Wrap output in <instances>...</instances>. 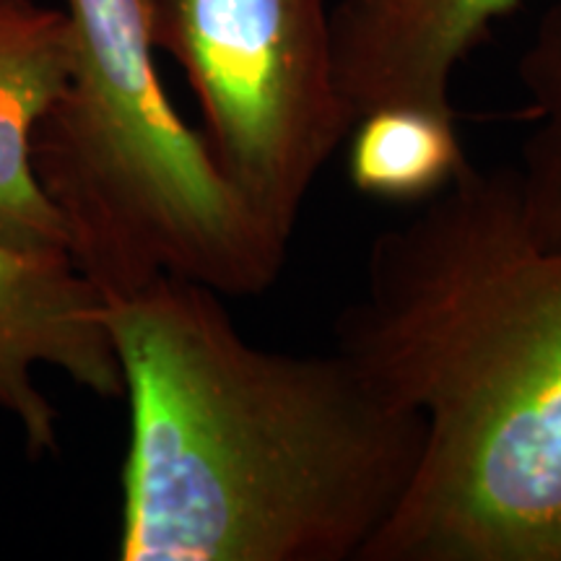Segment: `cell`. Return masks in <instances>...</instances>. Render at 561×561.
Here are the masks:
<instances>
[{
    "label": "cell",
    "instance_id": "cell-1",
    "mask_svg": "<svg viewBox=\"0 0 561 561\" xmlns=\"http://www.w3.org/2000/svg\"><path fill=\"white\" fill-rule=\"evenodd\" d=\"M130 405L123 561H362L424 424L359 362L250 343L195 280L107 301Z\"/></svg>",
    "mask_w": 561,
    "mask_h": 561
},
{
    "label": "cell",
    "instance_id": "cell-2",
    "mask_svg": "<svg viewBox=\"0 0 561 561\" xmlns=\"http://www.w3.org/2000/svg\"><path fill=\"white\" fill-rule=\"evenodd\" d=\"M335 341L424 424L362 561H561V244L533 240L512 167L466 161L382 229Z\"/></svg>",
    "mask_w": 561,
    "mask_h": 561
},
{
    "label": "cell",
    "instance_id": "cell-3",
    "mask_svg": "<svg viewBox=\"0 0 561 561\" xmlns=\"http://www.w3.org/2000/svg\"><path fill=\"white\" fill-rule=\"evenodd\" d=\"M62 11L73 60L32 161L73 263L104 301L161 276L221 297L271 289L289 244L255 219L172 107L144 0H62Z\"/></svg>",
    "mask_w": 561,
    "mask_h": 561
},
{
    "label": "cell",
    "instance_id": "cell-4",
    "mask_svg": "<svg viewBox=\"0 0 561 561\" xmlns=\"http://www.w3.org/2000/svg\"><path fill=\"white\" fill-rule=\"evenodd\" d=\"M149 34L191 83L210 157L255 219L289 244L351 121L331 0H144Z\"/></svg>",
    "mask_w": 561,
    "mask_h": 561
},
{
    "label": "cell",
    "instance_id": "cell-5",
    "mask_svg": "<svg viewBox=\"0 0 561 561\" xmlns=\"http://www.w3.org/2000/svg\"><path fill=\"white\" fill-rule=\"evenodd\" d=\"M37 367L58 369L100 398H123L102 291L68 252L0 244V416L42 455L58 447V421Z\"/></svg>",
    "mask_w": 561,
    "mask_h": 561
},
{
    "label": "cell",
    "instance_id": "cell-6",
    "mask_svg": "<svg viewBox=\"0 0 561 561\" xmlns=\"http://www.w3.org/2000/svg\"><path fill=\"white\" fill-rule=\"evenodd\" d=\"M520 0H331L335 79L351 121L388 107L455 115L453 76Z\"/></svg>",
    "mask_w": 561,
    "mask_h": 561
},
{
    "label": "cell",
    "instance_id": "cell-7",
    "mask_svg": "<svg viewBox=\"0 0 561 561\" xmlns=\"http://www.w3.org/2000/svg\"><path fill=\"white\" fill-rule=\"evenodd\" d=\"M70 60L66 11L37 0H0V244L68 252L66 227L34 172L32 146L66 89Z\"/></svg>",
    "mask_w": 561,
    "mask_h": 561
},
{
    "label": "cell",
    "instance_id": "cell-8",
    "mask_svg": "<svg viewBox=\"0 0 561 561\" xmlns=\"http://www.w3.org/2000/svg\"><path fill=\"white\" fill-rule=\"evenodd\" d=\"M348 180L377 201L424 203L453 182L466 164L455 115L388 107L359 117L351 128Z\"/></svg>",
    "mask_w": 561,
    "mask_h": 561
},
{
    "label": "cell",
    "instance_id": "cell-9",
    "mask_svg": "<svg viewBox=\"0 0 561 561\" xmlns=\"http://www.w3.org/2000/svg\"><path fill=\"white\" fill-rule=\"evenodd\" d=\"M517 76L530 100L533 123L520 161L512 167L517 201L533 240L561 244V3L538 21Z\"/></svg>",
    "mask_w": 561,
    "mask_h": 561
}]
</instances>
